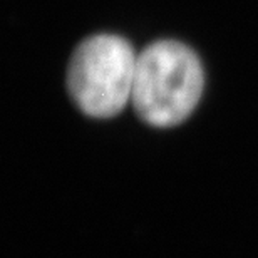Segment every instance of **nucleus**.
I'll return each instance as SVG.
<instances>
[{
  "label": "nucleus",
  "mask_w": 258,
  "mask_h": 258,
  "mask_svg": "<svg viewBox=\"0 0 258 258\" xmlns=\"http://www.w3.org/2000/svg\"><path fill=\"white\" fill-rule=\"evenodd\" d=\"M203 86V67L193 50L176 40H159L138 54L131 102L148 124L176 126L193 112Z\"/></svg>",
  "instance_id": "f257e3e1"
},
{
  "label": "nucleus",
  "mask_w": 258,
  "mask_h": 258,
  "mask_svg": "<svg viewBox=\"0 0 258 258\" xmlns=\"http://www.w3.org/2000/svg\"><path fill=\"white\" fill-rule=\"evenodd\" d=\"M138 54L119 35L101 34L77 45L67 87L77 107L91 117H112L131 101Z\"/></svg>",
  "instance_id": "f03ea898"
}]
</instances>
